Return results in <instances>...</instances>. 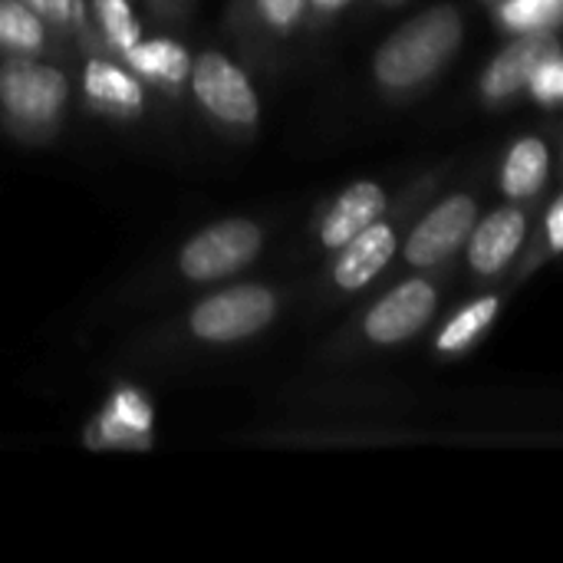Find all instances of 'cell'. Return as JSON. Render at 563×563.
Instances as JSON below:
<instances>
[{"mask_svg":"<svg viewBox=\"0 0 563 563\" xmlns=\"http://www.w3.org/2000/svg\"><path fill=\"white\" fill-rule=\"evenodd\" d=\"M465 16L452 3L429 7L406 20L373 56V76L383 89L406 92L432 79L462 46Z\"/></svg>","mask_w":563,"mask_h":563,"instance_id":"1","label":"cell"},{"mask_svg":"<svg viewBox=\"0 0 563 563\" xmlns=\"http://www.w3.org/2000/svg\"><path fill=\"white\" fill-rule=\"evenodd\" d=\"M264 247V231L247 218H224L201 228L178 254V271L195 284L224 280L244 271Z\"/></svg>","mask_w":563,"mask_h":563,"instance_id":"2","label":"cell"},{"mask_svg":"<svg viewBox=\"0 0 563 563\" xmlns=\"http://www.w3.org/2000/svg\"><path fill=\"white\" fill-rule=\"evenodd\" d=\"M274 317H277L274 290L261 284H244V287H231V290L205 297L191 310L188 330L201 343H238L271 327Z\"/></svg>","mask_w":563,"mask_h":563,"instance_id":"3","label":"cell"},{"mask_svg":"<svg viewBox=\"0 0 563 563\" xmlns=\"http://www.w3.org/2000/svg\"><path fill=\"white\" fill-rule=\"evenodd\" d=\"M191 89L201 109L228 125H254L261 119V99L247 73L224 53H201L191 59Z\"/></svg>","mask_w":563,"mask_h":563,"instance_id":"4","label":"cell"},{"mask_svg":"<svg viewBox=\"0 0 563 563\" xmlns=\"http://www.w3.org/2000/svg\"><path fill=\"white\" fill-rule=\"evenodd\" d=\"M69 99V79L30 56L0 63V106L20 122H53Z\"/></svg>","mask_w":563,"mask_h":563,"instance_id":"5","label":"cell"},{"mask_svg":"<svg viewBox=\"0 0 563 563\" xmlns=\"http://www.w3.org/2000/svg\"><path fill=\"white\" fill-rule=\"evenodd\" d=\"M475 221H478V201L472 195H449L412 228L406 241V264L412 267L442 264L465 244Z\"/></svg>","mask_w":563,"mask_h":563,"instance_id":"6","label":"cell"},{"mask_svg":"<svg viewBox=\"0 0 563 563\" xmlns=\"http://www.w3.org/2000/svg\"><path fill=\"white\" fill-rule=\"evenodd\" d=\"M435 287L426 277H412L406 284H399L396 290H389L369 313H366V336L376 346H396L412 340L435 313Z\"/></svg>","mask_w":563,"mask_h":563,"instance_id":"7","label":"cell"},{"mask_svg":"<svg viewBox=\"0 0 563 563\" xmlns=\"http://www.w3.org/2000/svg\"><path fill=\"white\" fill-rule=\"evenodd\" d=\"M551 53H561L558 40L551 36V30H541V33H521L518 40H511L495 59L492 66L485 69L482 76V96L488 102H501V99H511L518 96L528 79L534 76V69L551 56Z\"/></svg>","mask_w":563,"mask_h":563,"instance_id":"8","label":"cell"},{"mask_svg":"<svg viewBox=\"0 0 563 563\" xmlns=\"http://www.w3.org/2000/svg\"><path fill=\"white\" fill-rule=\"evenodd\" d=\"M525 238H528V214L521 208H498L485 221H475L465 238L472 271L482 277L501 274L521 251Z\"/></svg>","mask_w":563,"mask_h":563,"instance_id":"9","label":"cell"},{"mask_svg":"<svg viewBox=\"0 0 563 563\" xmlns=\"http://www.w3.org/2000/svg\"><path fill=\"white\" fill-rule=\"evenodd\" d=\"M396 251H399L396 231L383 221H373L369 228H363L353 241L340 247V257L333 264V284L350 294L363 290L386 271Z\"/></svg>","mask_w":563,"mask_h":563,"instance_id":"10","label":"cell"},{"mask_svg":"<svg viewBox=\"0 0 563 563\" xmlns=\"http://www.w3.org/2000/svg\"><path fill=\"white\" fill-rule=\"evenodd\" d=\"M386 211V191L376 181H353L350 188L340 191V198L327 208L323 224H320V241L323 247H343L353 241L363 228L379 221Z\"/></svg>","mask_w":563,"mask_h":563,"instance_id":"11","label":"cell"},{"mask_svg":"<svg viewBox=\"0 0 563 563\" xmlns=\"http://www.w3.org/2000/svg\"><path fill=\"white\" fill-rule=\"evenodd\" d=\"M82 89L86 96L109 112H142L145 109V89L142 82L119 63L109 59H89L82 69Z\"/></svg>","mask_w":563,"mask_h":563,"instance_id":"12","label":"cell"},{"mask_svg":"<svg viewBox=\"0 0 563 563\" xmlns=\"http://www.w3.org/2000/svg\"><path fill=\"white\" fill-rule=\"evenodd\" d=\"M548 175H551V152H548L544 139L525 135L505 155V165H501V191L511 201H528V198H534L548 185Z\"/></svg>","mask_w":563,"mask_h":563,"instance_id":"13","label":"cell"},{"mask_svg":"<svg viewBox=\"0 0 563 563\" xmlns=\"http://www.w3.org/2000/svg\"><path fill=\"white\" fill-rule=\"evenodd\" d=\"M122 56L132 66V73H139L142 79L158 82V86H178L191 73V53L178 40H172V36L139 40Z\"/></svg>","mask_w":563,"mask_h":563,"instance_id":"14","label":"cell"},{"mask_svg":"<svg viewBox=\"0 0 563 563\" xmlns=\"http://www.w3.org/2000/svg\"><path fill=\"white\" fill-rule=\"evenodd\" d=\"M498 310H501V300H498L495 294L472 300L468 307H462V310L445 323V330H442L439 340H435V350L445 353V356H459V353L472 350V346L492 330Z\"/></svg>","mask_w":563,"mask_h":563,"instance_id":"15","label":"cell"},{"mask_svg":"<svg viewBox=\"0 0 563 563\" xmlns=\"http://www.w3.org/2000/svg\"><path fill=\"white\" fill-rule=\"evenodd\" d=\"M0 46L23 56L46 46V26L23 0H0Z\"/></svg>","mask_w":563,"mask_h":563,"instance_id":"16","label":"cell"},{"mask_svg":"<svg viewBox=\"0 0 563 563\" xmlns=\"http://www.w3.org/2000/svg\"><path fill=\"white\" fill-rule=\"evenodd\" d=\"M102 426L109 429V435H112V442H142L145 439V432H148V426H152V409H148V402L139 396V393H132V389H122L115 399H112V406L106 409V416H102Z\"/></svg>","mask_w":563,"mask_h":563,"instance_id":"17","label":"cell"},{"mask_svg":"<svg viewBox=\"0 0 563 563\" xmlns=\"http://www.w3.org/2000/svg\"><path fill=\"white\" fill-rule=\"evenodd\" d=\"M92 10H96V20H99L106 40L119 53L132 49L142 40V23L129 0H92Z\"/></svg>","mask_w":563,"mask_h":563,"instance_id":"18","label":"cell"},{"mask_svg":"<svg viewBox=\"0 0 563 563\" xmlns=\"http://www.w3.org/2000/svg\"><path fill=\"white\" fill-rule=\"evenodd\" d=\"M561 10L563 0H505L498 16L515 33H541L558 26Z\"/></svg>","mask_w":563,"mask_h":563,"instance_id":"19","label":"cell"},{"mask_svg":"<svg viewBox=\"0 0 563 563\" xmlns=\"http://www.w3.org/2000/svg\"><path fill=\"white\" fill-rule=\"evenodd\" d=\"M541 106H558L563 96V63H561V53H551L538 69H534V76L528 79V86H525Z\"/></svg>","mask_w":563,"mask_h":563,"instance_id":"20","label":"cell"},{"mask_svg":"<svg viewBox=\"0 0 563 563\" xmlns=\"http://www.w3.org/2000/svg\"><path fill=\"white\" fill-rule=\"evenodd\" d=\"M254 7H257V16L277 33L294 30L307 13V0H254Z\"/></svg>","mask_w":563,"mask_h":563,"instance_id":"21","label":"cell"},{"mask_svg":"<svg viewBox=\"0 0 563 563\" xmlns=\"http://www.w3.org/2000/svg\"><path fill=\"white\" fill-rule=\"evenodd\" d=\"M40 20L69 26V23H82V0H23Z\"/></svg>","mask_w":563,"mask_h":563,"instance_id":"22","label":"cell"},{"mask_svg":"<svg viewBox=\"0 0 563 563\" xmlns=\"http://www.w3.org/2000/svg\"><path fill=\"white\" fill-rule=\"evenodd\" d=\"M548 244L554 254L563 251V198H558L548 211Z\"/></svg>","mask_w":563,"mask_h":563,"instance_id":"23","label":"cell"},{"mask_svg":"<svg viewBox=\"0 0 563 563\" xmlns=\"http://www.w3.org/2000/svg\"><path fill=\"white\" fill-rule=\"evenodd\" d=\"M350 0H307V7H313L317 13H340Z\"/></svg>","mask_w":563,"mask_h":563,"instance_id":"24","label":"cell"},{"mask_svg":"<svg viewBox=\"0 0 563 563\" xmlns=\"http://www.w3.org/2000/svg\"><path fill=\"white\" fill-rule=\"evenodd\" d=\"M386 3H399V0H386Z\"/></svg>","mask_w":563,"mask_h":563,"instance_id":"25","label":"cell"}]
</instances>
